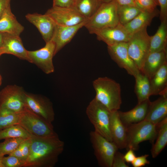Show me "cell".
Returning a JSON list of instances; mask_svg holds the SVG:
<instances>
[{"mask_svg":"<svg viewBox=\"0 0 167 167\" xmlns=\"http://www.w3.org/2000/svg\"><path fill=\"white\" fill-rule=\"evenodd\" d=\"M28 157L24 167H53L63 152L64 142L58 135L40 137L32 136Z\"/></svg>","mask_w":167,"mask_h":167,"instance_id":"obj_1","label":"cell"},{"mask_svg":"<svg viewBox=\"0 0 167 167\" xmlns=\"http://www.w3.org/2000/svg\"><path fill=\"white\" fill-rule=\"evenodd\" d=\"M95 98L111 112L118 110L122 103L120 84L109 78L100 77L93 81Z\"/></svg>","mask_w":167,"mask_h":167,"instance_id":"obj_2","label":"cell"},{"mask_svg":"<svg viewBox=\"0 0 167 167\" xmlns=\"http://www.w3.org/2000/svg\"><path fill=\"white\" fill-rule=\"evenodd\" d=\"M118 5L115 0L102 2L94 14L88 19L84 27L89 33L98 30L116 26L119 23Z\"/></svg>","mask_w":167,"mask_h":167,"instance_id":"obj_3","label":"cell"},{"mask_svg":"<svg viewBox=\"0 0 167 167\" xmlns=\"http://www.w3.org/2000/svg\"><path fill=\"white\" fill-rule=\"evenodd\" d=\"M18 124L32 136L37 137H49L58 135L52 123L49 122L33 112L25 106L18 113Z\"/></svg>","mask_w":167,"mask_h":167,"instance_id":"obj_4","label":"cell"},{"mask_svg":"<svg viewBox=\"0 0 167 167\" xmlns=\"http://www.w3.org/2000/svg\"><path fill=\"white\" fill-rule=\"evenodd\" d=\"M126 140L125 148L137 151L139 144L149 141L153 144L157 134L156 125L144 120L141 122L126 126Z\"/></svg>","mask_w":167,"mask_h":167,"instance_id":"obj_5","label":"cell"},{"mask_svg":"<svg viewBox=\"0 0 167 167\" xmlns=\"http://www.w3.org/2000/svg\"><path fill=\"white\" fill-rule=\"evenodd\" d=\"M86 112L94 127V131L112 141L110 130L112 112L94 98L87 107Z\"/></svg>","mask_w":167,"mask_h":167,"instance_id":"obj_6","label":"cell"},{"mask_svg":"<svg viewBox=\"0 0 167 167\" xmlns=\"http://www.w3.org/2000/svg\"><path fill=\"white\" fill-rule=\"evenodd\" d=\"M150 36L145 28L132 34L127 42L128 54L140 71L148 54Z\"/></svg>","mask_w":167,"mask_h":167,"instance_id":"obj_7","label":"cell"},{"mask_svg":"<svg viewBox=\"0 0 167 167\" xmlns=\"http://www.w3.org/2000/svg\"><path fill=\"white\" fill-rule=\"evenodd\" d=\"M89 136L99 166L112 167L114 155L118 149L116 145L95 131H91Z\"/></svg>","mask_w":167,"mask_h":167,"instance_id":"obj_8","label":"cell"},{"mask_svg":"<svg viewBox=\"0 0 167 167\" xmlns=\"http://www.w3.org/2000/svg\"><path fill=\"white\" fill-rule=\"evenodd\" d=\"M25 106L48 122L52 123L55 118L52 104L46 97L25 92Z\"/></svg>","mask_w":167,"mask_h":167,"instance_id":"obj_9","label":"cell"},{"mask_svg":"<svg viewBox=\"0 0 167 167\" xmlns=\"http://www.w3.org/2000/svg\"><path fill=\"white\" fill-rule=\"evenodd\" d=\"M43 48L34 51H28L29 62L35 64L46 74L54 72L53 58L55 55V45L52 40L45 43Z\"/></svg>","mask_w":167,"mask_h":167,"instance_id":"obj_10","label":"cell"},{"mask_svg":"<svg viewBox=\"0 0 167 167\" xmlns=\"http://www.w3.org/2000/svg\"><path fill=\"white\" fill-rule=\"evenodd\" d=\"M23 88L16 85H9L0 92V107L16 113L23 111L25 108Z\"/></svg>","mask_w":167,"mask_h":167,"instance_id":"obj_11","label":"cell"},{"mask_svg":"<svg viewBox=\"0 0 167 167\" xmlns=\"http://www.w3.org/2000/svg\"><path fill=\"white\" fill-rule=\"evenodd\" d=\"M107 49L111 59L128 74L135 77L140 72L128 54L127 42L107 46Z\"/></svg>","mask_w":167,"mask_h":167,"instance_id":"obj_12","label":"cell"},{"mask_svg":"<svg viewBox=\"0 0 167 167\" xmlns=\"http://www.w3.org/2000/svg\"><path fill=\"white\" fill-rule=\"evenodd\" d=\"M45 14L50 16L56 24L65 26H75L87 20L73 8L53 6Z\"/></svg>","mask_w":167,"mask_h":167,"instance_id":"obj_13","label":"cell"},{"mask_svg":"<svg viewBox=\"0 0 167 167\" xmlns=\"http://www.w3.org/2000/svg\"><path fill=\"white\" fill-rule=\"evenodd\" d=\"M94 34L96 35L98 40L105 42L107 46L121 42H127L131 36L124 26L119 23L114 27L97 30Z\"/></svg>","mask_w":167,"mask_h":167,"instance_id":"obj_14","label":"cell"},{"mask_svg":"<svg viewBox=\"0 0 167 167\" xmlns=\"http://www.w3.org/2000/svg\"><path fill=\"white\" fill-rule=\"evenodd\" d=\"M25 17L37 28L45 43L52 40L56 24L50 16L45 13L43 15L35 13H28Z\"/></svg>","mask_w":167,"mask_h":167,"instance_id":"obj_15","label":"cell"},{"mask_svg":"<svg viewBox=\"0 0 167 167\" xmlns=\"http://www.w3.org/2000/svg\"><path fill=\"white\" fill-rule=\"evenodd\" d=\"M1 53L12 54L20 59L30 62L28 50L24 47L19 36L4 33Z\"/></svg>","mask_w":167,"mask_h":167,"instance_id":"obj_16","label":"cell"},{"mask_svg":"<svg viewBox=\"0 0 167 167\" xmlns=\"http://www.w3.org/2000/svg\"><path fill=\"white\" fill-rule=\"evenodd\" d=\"M87 20L79 24L65 26L56 24L52 40L55 45V55L72 39L78 30L84 26Z\"/></svg>","mask_w":167,"mask_h":167,"instance_id":"obj_17","label":"cell"},{"mask_svg":"<svg viewBox=\"0 0 167 167\" xmlns=\"http://www.w3.org/2000/svg\"><path fill=\"white\" fill-rule=\"evenodd\" d=\"M166 62L167 50L150 53L147 56L140 71L150 79Z\"/></svg>","mask_w":167,"mask_h":167,"instance_id":"obj_18","label":"cell"},{"mask_svg":"<svg viewBox=\"0 0 167 167\" xmlns=\"http://www.w3.org/2000/svg\"><path fill=\"white\" fill-rule=\"evenodd\" d=\"M151 103L148 99L137 105L132 109L126 112L118 110L119 116L126 126L141 122L145 118Z\"/></svg>","mask_w":167,"mask_h":167,"instance_id":"obj_19","label":"cell"},{"mask_svg":"<svg viewBox=\"0 0 167 167\" xmlns=\"http://www.w3.org/2000/svg\"><path fill=\"white\" fill-rule=\"evenodd\" d=\"M118 111L112 112L110 130L112 141L118 149H122L126 147V128L120 119Z\"/></svg>","mask_w":167,"mask_h":167,"instance_id":"obj_20","label":"cell"},{"mask_svg":"<svg viewBox=\"0 0 167 167\" xmlns=\"http://www.w3.org/2000/svg\"><path fill=\"white\" fill-rule=\"evenodd\" d=\"M167 118V94L151 102L144 120L157 125Z\"/></svg>","mask_w":167,"mask_h":167,"instance_id":"obj_21","label":"cell"},{"mask_svg":"<svg viewBox=\"0 0 167 167\" xmlns=\"http://www.w3.org/2000/svg\"><path fill=\"white\" fill-rule=\"evenodd\" d=\"M24 30V27L12 12L10 5L0 17V32L20 36Z\"/></svg>","mask_w":167,"mask_h":167,"instance_id":"obj_22","label":"cell"},{"mask_svg":"<svg viewBox=\"0 0 167 167\" xmlns=\"http://www.w3.org/2000/svg\"><path fill=\"white\" fill-rule=\"evenodd\" d=\"M151 96L167 94V62L149 79Z\"/></svg>","mask_w":167,"mask_h":167,"instance_id":"obj_23","label":"cell"},{"mask_svg":"<svg viewBox=\"0 0 167 167\" xmlns=\"http://www.w3.org/2000/svg\"><path fill=\"white\" fill-rule=\"evenodd\" d=\"M159 14L157 10L152 13L141 11L130 22L123 25L131 35L144 28L149 26L152 19Z\"/></svg>","mask_w":167,"mask_h":167,"instance_id":"obj_24","label":"cell"},{"mask_svg":"<svg viewBox=\"0 0 167 167\" xmlns=\"http://www.w3.org/2000/svg\"><path fill=\"white\" fill-rule=\"evenodd\" d=\"M167 21L161 22L155 34L150 36L148 54L167 50Z\"/></svg>","mask_w":167,"mask_h":167,"instance_id":"obj_25","label":"cell"},{"mask_svg":"<svg viewBox=\"0 0 167 167\" xmlns=\"http://www.w3.org/2000/svg\"><path fill=\"white\" fill-rule=\"evenodd\" d=\"M156 125L157 134L156 141L152 144L151 150L153 158L157 157L167 144V118Z\"/></svg>","mask_w":167,"mask_h":167,"instance_id":"obj_26","label":"cell"},{"mask_svg":"<svg viewBox=\"0 0 167 167\" xmlns=\"http://www.w3.org/2000/svg\"><path fill=\"white\" fill-rule=\"evenodd\" d=\"M135 78V92L138 103L149 99L151 96L149 79L140 72Z\"/></svg>","mask_w":167,"mask_h":167,"instance_id":"obj_27","label":"cell"},{"mask_svg":"<svg viewBox=\"0 0 167 167\" xmlns=\"http://www.w3.org/2000/svg\"><path fill=\"white\" fill-rule=\"evenodd\" d=\"M101 2V0H75L73 8L88 19L95 12Z\"/></svg>","mask_w":167,"mask_h":167,"instance_id":"obj_28","label":"cell"},{"mask_svg":"<svg viewBox=\"0 0 167 167\" xmlns=\"http://www.w3.org/2000/svg\"><path fill=\"white\" fill-rule=\"evenodd\" d=\"M20 125L17 124L0 130V140L10 138H30L32 136Z\"/></svg>","mask_w":167,"mask_h":167,"instance_id":"obj_29","label":"cell"},{"mask_svg":"<svg viewBox=\"0 0 167 167\" xmlns=\"http://www.w3.org/2000/svg\"><path fill=\"white\" fill-rule=\"evenodd\" d=\"M141 11L135 6H118V13L119 23L125 25L133 19Z\"/></svg>","mask_w":167,"mask_h":167,"instance_id":"obj_30","label":"cell"},{"mask_svg":"<svg viewBox=\"0 0 167 167\" xmlns=\"http://www.w3.org/2000/svg\"><path fill=\"white\" fill-rule=\"evenodd\" d=\"M18 113L0 107V130L18 124Z\"/></svg>","mask_w":167,"mask_h":167,"instance_id":"obj_31","label":"cell"},{"mask_svg":"<svg viewBox=\"0 0 167 167\" xmlns=\"http://www.w3.org/2000/svg\"><path fill=\"white\" fill-rule=\"evenodd\" d=\"M25 139L19 138L5 139L3 142L0 143V157L11 153Z\"/></svg>","mask_w":167,"mask_h":167,"instance_id":"obj_32","label":"cell"},{"mask_svg":"<svg viewBox=\"0 0 167 167\" xmlns=\"http://www.w3.org/2000/svg\"><path fill=\"white\" fill-rule=\"evenodd\" d=\"M31 145L30 138L25 139L9 155L15 156L25 163L29 154Z\"/></svg>","mask_w":167,"mask_h":167,"instance_id":"obj_33","label":"cell"},{"mask_svg":"<svg viewBox=\"0 0 167 167\" xmlns=\"http://www.w3.org/2000/svg\"><path fill=\"white\" fill-rule=\"evenodd\" d=\"M135 6L142 11L152 13L159 5L157 0H135Z\"/></svg>","mask_w":167,"mask_h":167,"instance_id":"obj_34","label":"cell"},{"mask_svg":"<svg viewBox=\"0 0 167 167\" xmlns=\"http://www.w3.org/2000/svg\"><path fill=\"white\" fill-rule=\"evenodd\" d=\"M2 163L4 167H24L25 162L15 156L8 155L2 157Z\"/></svg>","mask_w":167,"mask_h":167,"instance_id":"obj_35","label":"cell"},{"mask_svg":"<svg viewBox=\"0 0 167 167\" xmlns=\"http://www.w3.org/2000/svg\"><path fill=\"white\" fill-rule=\"evenodd\" d=\"M124 154L117 151L115 153L113 159L112 167H128L124 157Z\"/></svg>","mask_w":167,"mask_h":167,"instance_id":"obj_36","label":"cell"},{"mask_svg":"<svg viewBox=\"0 0 167 167\" xmlns=\"http://www.w3.org/2000/svg\"><path fill=\"white\" fill-rule=\"evenodd\" d=\"M160 6V19L161 22L167 21V0H157Z\"/></svg>","mask_w":167,"mask_h":167,"instance_id":"obj_37","label":"cell"},{"mask_svg":"<svg viewBox=\"0 0 167 167\" xmlns=\"http://www.w3.org/2000/svg\"><path fill=\"white\" fill-rule=\"evenodd\" d=\"M148 156V155L145 154L136 157L131 163L132 165L134 167H142L146 165L149 164L150 162L147 159Z\"/></svg>","mask_w":167,"mask_h":167,"instance_id":"obj_38","label":"cell"},{"mask_svg":"<svg viewBox=\"0 0 167 167\" xmlns=\"http://www.w3.org/2000/svg\"><path fill=\"white\" fill-rule=\"evenodd\" d=\"M75 0H53V6L73 8Z\"/></svg>","mask_w":167,"mask_h":167,"instance_id":"obj_39","label":"cell"},{"mask_svg":"<svg viewBox=\"0 0 167 167\" xmlns=\"http://www.w3.org/2000/svg\"><path fill=\"white\" fill-rule=\"evenodd\" d=\"M127 151V152L123 155L124 160L126 163L131 164L136 156L133 150L129 149Z\"/></svg>","mask_w":167,"mask_h":167,"instance_id":"obj_40","label":"cell"},{"mask_svg":"<svg viewBox=\"0 0 167 167\" xmlns=\"http://www.w3.org/2000/svg\"><path fill=\"white\" fill-rule=\"evenodd\" d=\"M11 0H0V17L5 10L10 5Z\"/></svg>","mask_w":167,"mask_h":167,"instance_id":"obj_41","label":"cell"},{"mask_svg":"<svg viewBox=\"0 0 167 167\" xmlns=\"http://www.w3.org/2000/svg\"><path fill=\"white\" fill-rule=\"evenodd\" d=\"M118 6H135V0H115Z\"/></svg>","mask_w":167,"mask_h":167,"instance_id":"obj_42","label":"cell"},{"mask_svg":"<svg viewBox=\"0 0 167 167\" xmlns=\"http://www.w3.org/2000/svg\"><path fill=\"white\" fill-rule=\"evenodd\" d=\"M4 33L0 32V56L2 55L1 49L3 43Z\"/></svg>","mask_w":167,"mask_h":167,"instance_id":"obj_43","label":"cell"},{"mask_svg":"<svg viewBox=\"0 0 167 167\" xmlns=\"http://www.w3.org/2000/svg\"><path fill=\"white\" fill-rule=\"evenodd\" d=\"M2 157H0V167H4V166L2 163Z\"/></svg>","mask_w":167,"mask_h":167,"instance_id":"obj_44","label":"cell"},{"mask_svg":"<svg viewBox=\"0 0 167 167\" xmlns=\"http://www.w3.org/2000/svg\"><path fill=\"white\" fill-rule=\"evenodd\" d=\"M112 0H101V2H109Z\"/></svg>","mask_w":167,"mask_h":167,"instance_id":"obj_45","label":"cell"},{"mask_svg":"<svg viewBox=\"0 0 167 167\" xmlns=\"http://www.w3.org/2000/svg\"><path fill=\"white\" fill-rule=\"evenodd\" d=\"M2 78L1 75H0V86L2 84Z\"/></svg>","mask_w":167,"mask_h":167,"instance_id":"obj_46","label":"cell"},{"mask_svg":"<svg viewBox=\"0 0 167 167\" xmlns=\"http://www.w3.org/2000/svg\"></svg>","mask_w":167,"mask_h":167,"instance_id":"obj_47","label":"cell"},{"mask_svg":"<svg viewBox=\"0 0 167 167\" xmlns=\"http://www.w3.org/2000/svg\"></svg>","mask_w":167,"mask_h":167,"instance_id":"obj_48","label":"cell"}]
</instances>
